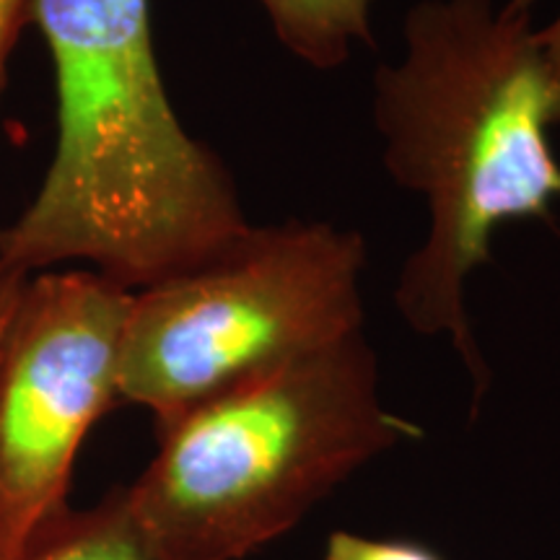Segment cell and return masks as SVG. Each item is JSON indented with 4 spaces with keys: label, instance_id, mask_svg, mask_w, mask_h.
Returning <instances> with one entry per match:
<instances>
[{
    "label": "cell",
    "instance_id": "cell-9",
    "mask_svg": "<svg viewBox=\"0 0 560 560\" xmlns=\"http://www.w3.org/2000/svg\"><path fill=\"white\" fill-rule=\"evenodd\" d=\"M30 13L32 0H0V96L5 89L13 45H16L21 30L30 26Z\"/></svg>",
    "mask_w": 560,
    "mask_h": 560
},
{
    "label": "cell",
    "instance_id": "cell-7",
    "mask_svg": "<svg viewBox=\"0 0 560 560\" xmlns=\"http://www.w3.org/2000/svg\"><path fill=\"white\" fill-rule=\"evenodd\" d=\"M293 58L319 70L342 66L355 45H374V0H257Z\"/></svg>",
    "mask_w": 560,
    "mask_h": 560
},
{
    "label": "cell",
    "instance_id": "cell-10",
    "mask_svg": "<svg viewBox=\"0 0 560 560\" xmlns=\"http://www.w3.org/2000/svg\"><path fill=\"white\" fill-rule=\"evenodd\" d=\"M537 42H540L545 66H548L550 75L552 96H556V122H560V11L545 30L537 32Z\"/></svg>",
    "mask_w": 560,
    "mask_h": 560
},
{
    "label": "cell",
    "instance_id": "cell-13",
    "mask_svg": "<svg viewBox=\"0 0 560 560\" xmlns=\"http://www.w3.org/2000/svg\"><path fill=\"white\" fill-rule=\"evenodd\" d=\"M3 229H5V226H0V240H3Z\"/></svg>",
    "mask_w": 560,
    "mask_h": 560
},
{
    "label": "cell",
    "instance_id": "cell-8",
    "mask_svg": "<svg viewBox=\"0 0 560 560\" xmlns=\"http://www.w3.org/2000/svg\"><path fill=\"white\" fill-rule=\"evenodd\" d=\"M325 560H441L431 550L410 542L369 540V537L335 532L327 542Z\"/></svg>",
    "mask_w": 560,
    "mask_h": 560
},
{
    "label": "cell",
    "instance_id": "cell-2",
    "mask_svg": "<svg viewBox=\"0 0 560 560\" xmlns=\"http://www.w3.org/2000/svg\"><path fill=\"white\" fill-rule=\"evenodd\" d=\"M30 24L52 55L58 145L3 229L0 268L32 278L81 260L143 291L247 234L229 170L172 107L149 0H32Z\"/></svg>",
    "mask_w": 560,
    "mask_h": 560
},
{
    "label": "cell",
    "instance_id": "cell-3",
    "mask_svg": "<svg viewBox=\"0 0 560 560\" xmlns=\"http://www.w3.org/2000/svg\"><path fill=\"white\" fill-rule=\"evenodd\" d=\"M156 436L159 454L125 488L151 542L164 560H240L423 431L384 405L380 363L359 332L198 405Z\"/></svg>",
    "mask_w": 560,
    "mask_h": 560
},
{
    "label": "cell",
    "instance_id": "cell-4",
    "mask_svg": "<svg viewBox=\"0 0 560 560\" xmlns=\"http://www.w3.org/2000/svg\"><path fill=\"white\" fill-rule=\"evenodd\" d=\"M366 240L332 221L252 226L198 268L132 291L117 395L156 429L363 332Z\"/></svg>",
    "mask_w": 560,
    "mask_h": 560
},
{
    "label": "cell",
    "instance_id": "cell-12",
    "mask_svg": "<svg viewBox=\"0 0 560 560\" xmlns=\"http://www.w3.org/2000/svg\"><path fill=\"white\" fill-rule=\"evenodd\" d=\"M535 3L537 0H509V3H503V9L511 13H522V16H532V5Z\"/></svg>",
    "mask_w": 560,
    "mask_h": 560
},
{
    "label": "cell",
    "instance_id": "cell-6",
    "mask_svg": "<svg viewBox=\"0 0 560 560\" xmlns=\"http://www.w3.org/2000/svg\"><path fill=\"white\" fill-rule=\"evenodd\" d=\"M9 560H164L138 522L128 490L117 488L94 509L66 506Z\"/></svg>",
    "mask_w": 560,
    "mask_h": 560
},
{
    "label": "cell",
    "instance_id": "cell-11",
    "mask_svg": "<svg viewBox=\"0 0 560 560\" xmlns=\"http://www.w3.org/2000/svg\"><path fill=\"white\" fill-rule=\"evenodd\" d=\"M26 280L30 278L21 276V272L0 268V350H3L5 332H9L13 314H16V306L21 301V293H24Z\"/></svg>",
    "mask_w": 560,
    "mask_h": 560
},
{
    "label": "cell",
    "instance_id": "cell-5",
    "mask_svg": "<svg viewBox=\"0 0 560 560\" xmlns=\"http://www.w3.org/2000/svg\"><path fill=\"white\" fill-rule=\"evenodd\" d=\"M130 301L96 270L26 280L0 350V560L68 506L75 454L120 400Z\"/></svg>",
    "mask_w": 560,
    "mask_h": 560
},
{
    "label": "cell",
    "instance_id": "cell-1",
    "mask_svg": "<svg viewBox=\"0 0 560 560\" xmlns=\"http://www.w3.org/2000/svg\"><path fill=\"white\" fill-rule=\"evenodd\" d=\"M405 50L374 73L371 115L392 179L429 208L395 306L420 335H446L482 395L488 366L467 314V280L506 223L550 221L560 161L548 66L532 16L493 0H420Z\"/></svg>",
    "mask_w": 560,
    "mask_h": 560
}]
</instances>
